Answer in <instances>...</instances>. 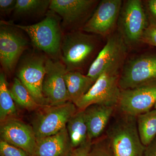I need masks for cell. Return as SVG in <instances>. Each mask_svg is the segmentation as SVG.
I'll use <instances>...</instances> for the list:
<instances>
[{
	"mask_svg": "<svg viewBox=\"0 0 156 156\" xmlns=\"http://www.w3.org/2000/svg\"><path fill=\"white\" fill-rule=\"evenodd\" d=\"M136 122L141 142L147 146L156 135V109L137 116Z\"/></svg>",
	"mask_w": 156,
	"mask_h": 156,
	"instance_id": "ffe728a7",
	"label": "cell"
},
{
	"mask_svg": "<svg viewBox=\"0 0 156 156\" xmlns=\"http://www.w3.org/2000/svg\"><path fill=\"white\" fill-rule=\"evenodd\" d=\"M14 100L8 88V83L4 73L0 74V121L1 123L17 114Z\"/></svg>",
	"mask_w": 156,
	"mask_h": 156,
	"instance_id": "7402d4cb",
	"label": "cell"
},
{
	"mask_svg": "<svg viewBox=\"0 0 156 156\" xmlns=\"http://www.w3.org/2000/svg\"><path fill=\"white\" fill-rule=\"evenodd\" d=\"M61 17L49 10L46 17L41 22L30 25L13 23L14 26L24 31L28 35L33 44L52 58L61 57L62 37Z\"/></svg>",
	"mask_w": 156,
	"mask_h": 156,
	"instance_id": "7a4b0ae2",
	"label": "cell"
},
{
	"mask_svg": "<svg viewBox=\"0 0 156 156\" xmlns=\"http://www.w3.org/2000/svg\"><path fill=\"white\" fill-rule=\"evenodd\" d=\"M67 72L62 61L47 58L42 92L49 105H60L70 101L65 80Z\"/></svg>",
	"mask_w": 156,
	"mask_h": 156,
	"instance_id": "7c38bea8",
	"label": "cell"
},
{
	"mask_svg": "<svg viewBox=\"0 0 156 156\" xmlns=\"http://www.w3.org/2000/svg\"><path fill=\"white\" fill-rule=\"evenodd\" d=\"M156 102V81L131 89H121L120 112L137 116L150 111Z\"/></svg>",
	"mask_w": 156,
	"mask_h": 156,
	"instance_id": "5bb4252c",
	"label": "cell"
},
{
	"mask_svg": "<svg viewBox=\"0 0 156 156\" xmlns=\"http://www.w3.org/2000/svg\"><path fill=\"white\" fill-rule=\"evenodd\" d=\"M1 156H32L24 150L1 140Z\"/></svg>",
	"mask_w": 156,
	"mask_h": 156,
	"instance_id": "d4e9b609",
	"label": "cell"
},
{
	"mask_svg": "<svg viewBox=\"0 0 156 156\" xmlns=\"http://www.w3.org/2000/svg\"><path fill=\"white\" fill-rule=\"evenodd\" d=\"M88 156H114L107 137L92 143Z\"/></svg>",
	"mask_w": 156,
	"mask_h": 156,
	"instance_id": "cb8c5ba5",
	"label": "cell"
},
{
	"mask_svg": "<svg viewBox=\"0 0 156 156\" xmlns=\"http://www.w3.org/2000/svg\"><path fill=\"white\" fill-rule=\"evenodd\" d=\"M92 142L91 140H88L80 146L79 147L74 149L69 156H88L91 149Z\"/></svg>",
	"mask_w": 156,
	"mask_h": 156,
	"instance_id": "f1b7e54d",
	"label": "cell"
},
{
	"mask_svg": "<svg viewBox=\"0 0 156 156\" xmlns=\"http://www.w3.org/2000/svg\"><path fill=\"white\" fill-rule=\"evenodd\" d=\"M98 3L95 0H51L49 10L61 17L62 28L73 31L86 23Z\"/></svg>",
	"mask_w": 156,
	"mask_h": 156,
	"instance_id": "8fae6325",
	"label": "cell"
},
{
	"mask_svg": "<svg viewBox=\"0 0 156 156\" xmlns=\"http://www.w3.org/2000/svg\"><path fill=\"white\" fill-rule=\"evenodd\" d=\"M154 106L155 109H156V103L154 105Z\"/></svg>",
	"mask_w": 156,
	"mask_h": 156,
	"instance_id": "4dcf8cb0",
	"label": "cell"
},
{
	"mask_svg": "<svg viewBox=\"0 0 156 156\" xmlns=\"http://www.w3.org/2000/svg\"><path fill=\"white\" fill-rule=\"evenodd\" d=\"M65 80L70 101L74 104L85 95L95 83L80 71L68 72Z\"/></svg>",
	"mask_w": 156,
	"mask_h": 156,
	"instance_id": "ac0fdd59",
	"label": "cell"
},
{
	"mask_svg": "<svg viewBox=\"0 0 156 156\" xmlns=\"http://www.w3.org/2000/svg\"><path fill=\"white\" fill-rule=\"evenodd\" d=\"M115 109L113 107L95 104L84 110L89 140L92 141L102 134Z\"/></svg>",
	"mask_w": 156,
	"mask_h": 156,
	"instance_id": "e0dca14e",
	"label": "cell"
},
{
	"mask_svg": "<svg viewBox=\"0 0 156 156\" xmlns=\"http://www.w3.org/2000/svg\"><path fill=\"white\" fill-rule=\"evenodd\" d=\"M10 92L14 101L27 110L37 111L43 106L36 101L18 78H14Z\"/></svg>",
	"mask_w": 156,
	"mask_h": 156,
	"instance_id": "603a6c76",
	"label": "cell"
},
{
	"mask_svg": "<svg viewBox=\"0 0 156 156\" xmlns=\"http://www.w3.org/2000/svg\"><path fill=\"white\" fill-rule=\"evenodd\" d=\"M51 0H17L14 11L15 16L30 17L46 14Z\"/></svg>",
	"mask_w": 156,
	"mask_h": 156,
	"instance_id": "44dd1931",
	"label": "cell"
},
{
	"mask_svg": "<svg viewBox=\"0 0 156 156\" xmlns=\"http://www.w3.org/2000/svg\"><path fill=\"white\" fill-rule=\"evenodd\" d=\"M95 36L80 31H73L63 35L61 58L67 72L80 71L94 56L98 48Z\"/></svg>",
	"mask_w": 156,
	"mask_h": 156,
	"instance_id": "3957f363",
	"label": "cell"
},
{
	"mask_svg": "<svg viewBox=\"0 0 156 156\" xmlns=\"http://www.w3.org/2000/svg\"><path fill=\"white\" fill-rule=\"evenodd\" d=\"M143 5L149 26L156 27V0L143 1Z\"/></svg>",
	"mask_w": 156,
	"mask_h": 156,
	"instance_id": "484cf974",
	"label": "cell"
},
{
	"mask_svg": "<svg viewBox=\"0 0 156 156\" xmlns=\"http://www.w3.org/2000/svg\"><path fill=\"white\" fill-rule=\"evenodd\" d=\"M17 0H0V12L1 15H9L14 11Z\"/></svg>",
	"mask_w": 156,
	"mask_h": 156,
	"instance_id": "83f0119b",
	"label": "cell"
},
{
	"mask_svg": "<svg viewBox=\"0 0 156 156\" xmlns=\"http://www.w3.org/2000/svg\"><path fill=\"white\" fill-rule=\"evenodd\" d=\"M47 58L40 54L28 55L20 62L17 71L18 79L36 101L43 106L49 105L42 92Z\"/></svg>",
	"mask_w": 156,
	"mask_h": 156,
	"instance_id": "9c48e42d",
	"label": "cell"
},
{
	"mask_svg": "<svg viewBox=\"0 0 156 156\" xmlns=\"http://www.w3.org/2000/svg\"><path fill=\"white\" fill-rule=\"evenodd\" d=\"M120 76L104 73L96 80L89 91L74 104L79 110H84L92 105L116 108L121 95Z\"/></svg>",
	"mask_w": 156,
	"mask_h": 156,
	"instance_id": "ba28073f",
	"label": "cell"
},
{
	"mask_svg": "<svg viewBox=\"0 0 156 156\" xmlns=\"http://www.w3.org/2000/svg\"><path fill=\"white\" fill-rule=\"evenodd\" d=\"M106 137L114 156H144L146 147L140 137L135 116L120 112L109 126Z\"/></svg>",
	"mask_w": 156,
	"mask_h": 156,
	"instance_id": "6da1fadb",
	"label": "cell"
},
{
	"mask_svg": "<svg viewBox=\"0 0 156 156\" xmlns=\"http://www.w3.org/2000/svg\"><path fill=\"white\" fill-rule=\"evenodd\" d=\"M148 26L142 1L123 2L117 27L128 48H135L142 43L143 35Z\"/></svg>",
	"mask_w": 156,
	"mask_h": 156,
	"instance_id": "5b68a950",
	"label": "cell"
},
{
	"mask_svg": "<svg viewBox=\"0 0 156 156\" xmlns=\"http://www.w3.org/2000/svg\"><path fill=\"white\" fill-rule=\"evenodd\" d=\"M73 149L66 128L54 135L37 139L32 156H69Z\"/></svg>",
	"mask_w": 156,
	"mask_h": 156,
	"instance_id": "2e32d148",
	"label": "cell"
},
{
	"mask_svg": "<svg viewBox=\"0 0 156 156\" xmlns=\"http://www.w3.org/2000/svg\"><path fill=\"white\" fill-rule=\"evenodd\" d=\"M144 156H156V140L146 147Z\"/></svg>",
	"mask_w": 156,
	"mask_h": 156,
	"instance_id": "f546056e",
	"label": "cell"
},
{
	"mask_svg": "<svg viewBox=\"0 0 156 156\" xmlns=\"http://www.w3.org/2000/svg\"><path fill=\"white\" fill-rule=\"evenodd\" d=\"M128 47L119 33L108 37L106 44L90 66L87 75L95 82L103 73L120 76L125 64Z\"/></svg>",
	"mask_w": 156,
	"mask_h": 156,
	"instance_id": "277c9868",
	"label": "cell"
},
{
	"mask_svg": "<svg viewBox=\"0 0 156 156\" xmlns=\"http://www.w3.org/2000/svg\"><path fill=\"white\" fill-rule=\"evenodd\" d=\"M122 0H102L83 27V30L102 37H108L117 27L122 5Z\"/></svg>",
	"mask_w": 156,
	"mask_h": 156,
	"instance_id": "4fadbf2b",
	"label": "cell"
},
{
	"mask_svg": "<svg viewBox=\"0 0 156 156\" xmlns=\"http://www.w3.org/2000/svg\"><path fill=\"white\" fill-rule=\"evenodd\" d=\"M156 81V56L141 55L125 63L119 84L122 90Z\"/></svg>",
	"mask_w": 156,
	"mask_h": 156,
	"instance_id": "30bf717a",
	"label": "cell"
},
{
	"mask_svg": "<svg viewBox=\"0 0 156 156\" xmlns=\"http://www.w3.org/2000/svg\"><path fill=\"white\" fill-rule=\"evenodd\" d=\"M66 128L74 149L88 140V130L84 110H78L69 120Z\"/></svg>",
	"mask_w": 156,
	"mask_h": 156,
	"instance_id": "d6986e66",
	"label": "cell"
},
{
	"mask_svg": "<svg viewBox=\"0 0 156 156\" xmlns=\"http://www.w3.org/2000/svg\"><path fill=\"white\" fill-rule=\"evenodd\" d=\"M141 42L156 47V27L149 26L144 33Z\"/></svg>",
	"mask_w": 156,
	"mask_h": 156,
	"instance_id": "4316f807",
	"label": "cell"
},
{
	"mask_svg": "<svg viewBox=\"0 0 156 156\" xmlns=\"http://www.w3.org/2000/svg\"><path fill=\"white\" fill-rule=\"evenodd\" d=\"M28 47V41L19 28L12 22L1 21L0 62L5 72H13L20 58Z\"/></svg>",
	"mask_w": 156,
	"mask_h": 156,
	"instance_id": "52a82bcc",
	"label": "cell"
},
{
	"mask_svg": "<svg viewBox=\"0 0 156 156\" xmlns=\"http://www.w3.org/2000/svg\"><path fill=\"white\" fill-rule=\"evenodd\" d=\"M1 123V140L24 150L32 156L37 143L32 127L13 118Z\"/></svg>",
	"mask_w": 156,
	"mask_h": 156,
	"instance_id": "9a60e30c",
	"label": "cell"
},
{
	"mask_svg": "<svg viewBox=\"0 0 156 156\" xmlns=\"http://www.w3.org/2000/svg\"><path fill=\"white\" fill-rule=\"evenodd\" d=\"M77 109L74 104L68 101L60 105H44L37 110L32 122L37 139L54 135L66 128Z\"/></svg>",
	"mask_w": 156,
	"mask_h": 156,
	"instance_id": "8992f818",
	"label": "cell"
}]
</instances>
